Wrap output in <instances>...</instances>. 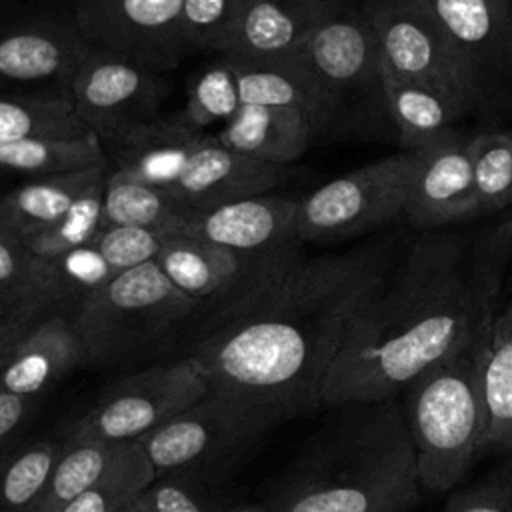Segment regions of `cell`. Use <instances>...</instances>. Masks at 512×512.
I'll use <instances>...</instances> for the list:
<instances>
[{
	"instance_id": "6da1fadb",
	"label": "cell",
	"mask_w": 512,
	"mask_h": 512,
	"mask_svg": "<svg viewBox=\"0 0 512 512\" xmlns=\"http://www.w3.org/2000/svg\"><path fill=\"white\" fill-rule=\"evenodd\" d=\"M398 238L306 256L302 242L260 256L244 282L196 318L186 342L210 392L256 404L276 422L322 406V390L360 308L386 278Z\"/></svg>"
},
{
	"instance_id": "7a4b0ae2",
	"label": "cell",
	"mask_w": 512,
	"mask_h": 512,
	"mask_svg": "<svg viewBox=\"0 0 512 512\" xmlns=\"http://www.w3.org/2000/svg\"><path fill=\"white\" fill-rule=\"evenodd\" d=\"M512 266V218L420 232L354 316L330 366L322 404L382 402L486 334Z\"/></svg>"
},
{
	"instance_id": "3957f363",
	"label": "cell",
	"mask_w": 512,
	"mask_h": 512,
	"mask_svg": "<svg viewBox=\"0 0 512 512\" xmlns=\"http://www.w3.org/2000/svg\"><path fill=\"white\" fill-rule=\"evenodd\" d=\"M338 408L280 512H410L422 484L402 402Z\"/></svg>"
},
{
	"instance_id": "277c9868",
	"label": "cell",
	"mask_w": 512,
	"mask_h": 512,
	"mask_svg": "<svg viewBox=\"0 0 512 512\" xmlns=\"http://www.w3.org/2000/svg\"><path fill=\"white\" fill-rule=\"evenodd\" d=\"M114 170L166 190L206 210L228 200L266 194L292 176L288 166L244 158L220 144L216 134L160 116L106 148Z\"/></svg>"
},
{
	"instance_id": "5b68a950",
	"label": "cell",
	"mask_w": 512,
	"mask_h": 512,
	"mask_svg": "<svg viewBox=\"0 0 512 512\" xmlns=\"http://www.w3.org/2000/svg\"><path fill=\"white\" fill-rule=\"evenodd\" d=\"M488 332L422 372L402 392L420 484L444 492L456 486L488 434L482 368Z\"/></svg>"
},
{
	"instance_id": "8992f818",
	"label": "cell",
	"mask_w": 512,
	"mask_h": 512,
	"mask_svg": "<svg viewBox=\"0 0 512 512\" xmlns=\"http://www.w3.org/2000/svg\"><path fill=\"white\" fill-rule=\"evenodd\" d=\"M286 62L314 88L324 110V136L398 142L384 60L358 2L320 22Z\"/></svg>"
},
{
	"instance_id": "52a82bcc",
	"label": "cell",
	"mask_w": 512,
	"mask_h": 512,
	"mask_svg": "<svg viewBox=\"0 0 512 512\" xmlns=\"http://www.w3.org/2000/svg\"><path fill=\"white\" fill-rule=\"evenodd\" d=\"M200 304L180 292L156 262L114 274L86 298L72 324L90 366L158 356L186 342Z\"/></svg>"
},
{
	"instance_id": "ba28073f",
	"label": "cell",
	"mask_w": 512,
	"mask_h": 512,
	"mask_svg": "<svg viewBox=\"0 0 512 512\" xmlns=\"http://www.w3.org/2000/svg\"><path fill=\"white\" fill-rule=\"evenodd\" d=\"M390 74L430 86L466 116L480 108L476 84L430 0H358Z\"/></svg>"
},
{
	"instance_id": "9c48e42d",
	"label": "cell",
	"mask_w": 512,
	"mask_h": 512,
	"mask_svg": "<svg viewBox=\"0 0 512 512\" xmlns=\"http://www.w3.org/2000/svg\"><path fill=\"white\" fill-rule=\"evenodd\" d=\"M416 152L400 150L298 198V240L332 244L372 234L404 214Z\"/></svg>"
},
{
	"instance_id": "30bf717a",
	"label": "cell",
	"mask_w": 512,
	"mask_h": 512,
	"mask_svg": "<svg viewBox=\"0 0 512 512\" xmlns=\"http://www.w3.org/2000/svg\"><path fill=\"white\" fill-rule=\"evenodd\" d=\"M210 392L190 356L158 362L112 384L98 402L72 424V440L138 442Z\"/></svg>"
},
{
	"instance_id": "8fae6325",
	"label": "cell",
	"mask_w": 512,
	"mask_h": 512,
	"mask_svg": "<svg viewBox=\"0 0 512 512\" xmlns=\"http://www.w3.org/2000/svg\"><path fill=\"white\" fill-rule=\"evenodd\" d=\"M88 50L74 16L8 14L0 18V96L70 100Z\"/></svg>"
},
{
	"instance_id": "7c38bea8",
	"label": "cell",
	"mask_w": 512,
	"mask_h": 512,
	"mask_svg": "<svg viewBox=\"0 0 512 512\" xmlns=\"http://www.w3.org/2000/svg\"><path fill=\"white\" fill-rule=\"evenodd\" d=\"M168 92L166 74L90 48L74 78L70 102L78 120L106 150L160 118Z\"/></svg>"
},
{
	"instance_id": "4fadbf2b",
	"label": "cell",
	"mask_w": 512,
	"mask_h": 512,
	"mask_svg": "<svg viewBox=\"0 0 512 512\" xmlns=\"http://www.w3.org/2000/svg\"><path fill=\"white\" fill-rule=\"evenodd\" d=\"M72 16L90 48L158 74L174 70L190 50L182 0H74Z\"/></svg>"
},
{
	"instance_id": "5bb4252c",
	"label": "cell",
	"mask_w": 512,
	"mask_h": 512,
	"mask_svg": "<svg viewBox=\"0 0 512 512\" xmlns=\"http://www.w3.org/2000/svg\"><path fill=\"white\" fill-rule=\"evenodd\" d=\"M274 424L276 418L256 404L208 392L170 422L142 436L138 444L160 478L232 454Z\"/></svg>"
},
{
	"instance_id": "9a60e30c",
	"label": "cell",
	"mask_w": 512,
	"mask_h": 512,
	"mask_svg": "<svg viewBox=\"0 0 512 512\" xmlns=\"http://www.w3.org/2000/svg\"><path fill=\"white\" fill-rule=\"evenodd\" d=\"M470 138L452 132L416 152L404 216L418 232L442 230L480 218Z\"/></svg>"
},
{
	"instance_id": "2e32d148",
	"label": "cell",
	"mask_w": 512,
	"mask_h": 512,
	"mask_svg": "<svg viewBox=\"0 0 512 512\" xmlns=\"http://www.w3.org/2000/svg\"><path fill=\"white\" fill-rule=\"evenodd\" d=\"M464 60L480 102L488 104L512 76V0H430Z\"/></svg>"
},
{
	"instance_id": "e0dca14e",
	"label": "cell",
	"mask_w": 512,
	"mask_h": 512,
	"mask_svg": "<svg viewBox=\"0 0 512 512\" xmlns=\"http://www.w3.org/2000/svg\"><path fill=\"white\" fill-rule=\"evenodd\" d=\"M296 214L298 198L254 194L196 210L180 234L258 258L298 240Z\"/></svg>"
},
{
	"instance_id": "ac0fdd59",
	"label": "cell",
	"mask_w": 512,
	"mask_h": 512,
	"mask_svg": "<svg viewBox=\"0 0 512 512\" xmlns=\"http://www.w3.org/2000/svg\"><path fill=\"white\" fill-rule=\"evenodd\" d=\"M354 2L342 0H244L228 58L252 64L290 60L312 30Z\"/></svg>"
},
{
	"instance_id": "d6986e66",
	"label": "cell",
	"mask_w": 512,
	"mask_h": 512,
	"mask_svg": "<svg viewBox=\"0 0 512 512\" xmlns=\"http://www.w3.org/2000/svg\"><path fill=\"white\" fill-rule=\"evenodd\" d=\"M258 258L240 256L188 234H170L164 238L154 262L180 292L200 304L198 316H202L224 302L244 282Z\"/></svg>"
},
{
	"instance_id": "ffe728a7",
	"label": "cell",
	"mask_w": 512,
	"mask_h": 512,
	"mask_svg": "<svg viewBox=\"0 0 512 512\" xmlns=\"http://www.w3.org/2000/svg\"><path fill=\"white\" fill-rule=\"evenodd\" d=\"M82 364L84 348L72 320L48 314L26 334L0 374V392L40 398Z\"/></svg>"
},
{
	"instance_id": "44dd1931",
	"label": "cell",
	"mask_w": 512,
	"mask_h": 512,
	"mask_svg": "<svg viewBox=\"0 0 512 512\" xmlns=\"http://www.w3.org/2000/svg\"><path fill=\"white\" fill-rule=\"evenodd\" d=\"M216 136L222 146L244 158L288 166L308 150L314 128L300 110L242 104Z\"/></svg>"
},
{
	"instance_id": "7402d4cb",
	"label": "cell",
	"mask_w": 512,
	"mask_h": 512,
	"mask_svg": "<svg viewBox=\"0 0 512 512\" xmlns=\"http://www.w3.org/2000/svg\"><path fill=\"white\" fill-rule=\"evenodd\" d=\"M112 166L28 178L0 196L2 220L26 242L30 236L58 222L80 194L108 176Z\"/></svg>"
},
{
	"instance_id": "603a6c76",
	"label": "cell",
	"mask_w": 512,
	"mask_h": 512,
	"mask_svg": "<svg viewBox=\"0 0 512 512\" xmlns=\"http://www.w3.org/2000/svg\"><path fill=\"white\" fill-rule=\"evenodd\" d=\"M482 384L488 410L484 450L512 454V266L488 330Z\"/></svg>"
},
{
	"instance_id": "cb8c5ba5",
	"label": "cell",
	"mask_w": 512,
	"mask_h": 512,
	"mask_svg": "<svg viewBox=\"0 0 512 512\" xmlns=\"http://www.w3.org/2000/svg\"><path fill=\"white\" fill-rule=\"evenodd\" d=\"M194 212L162 188L114 168L108 172L102 198L104 226H138L170 236L180 234Z\"/></svg>"
},
{
	"instance_id": "d4e9b609",
	"label": "cell",
	"mask_w": 512,
	"mask_h": 512,
	"mask_svg": "<svg viewBox=\"0 0 512 512\" xmlns=\"http://www.w3.org/2000/svg\"><path fill=\"white\" fill-rule=\"evenodd\" d=\"M116 272L94 246L74 248L54 258H36L34 262V298L50 312L72 320L78 308L104 286Z\"/></svg>"
},
{
	"instance_id": "484cf974",
	"label": "cell",
	"mask_w": 512,
	"mask_h": 512,
	"mask_svg": "<svg viewBox=\"0 0 512 512\" xmlns=\"http://www.w3.org/2000/svg\"><path fill=\"white\" fill-rule=\"evenodd\" d=\"M390 114L398 132L400 150H420L452 132L466 116L446 96L430 86L402 80L384 66Z\"/></svg>"
},
{
	"instance_id": "4316f807",
	"label": "cell",
	"mask_w": 512,
	"mask_h": 512,
	"mask_svg": "<svg viewBox=\"0 0 512 512\" xmlns=\"http://www.w3.org/2000/svg\"><path fill=\"white\" fill-rule=\"evenodd\" d=\"M98 166H110V162L94 134L32 136L0 144V174L40 178Z\"/></svg>"
},
{
	"instance_id": "83f0119b",
	"label": "cell",
	"mask_w": 512,
	"mask_h": 512,
	"mask_svg": "<svg viewBox=\"0 0 512 512\" xmlns=\"http://www.w3.org/2000/svg\"><path fill=\"white\" fill-rule=\"evenodd\" d=\"M228 58V56H224ZM238 74V88L242 104L294 108L308 116L314 138L324 136L326 122L322 104L308 84V80L294 68L292 62L284 64H252L228 58Z\"/></svg>"
},
{
	"instance_id": "f1b7e54d",
	"label": "cell",
	"mask_w": 512,
	"mask_h": 512,
	"mask_svg": "<svg viewBox=\"0 0 512 512\" xmlns=\"http://www.w3.org/2000/svg\"><path fill=\"white\" fill-rule=\"evenodd\" d=\"M126 444L128 442L72 440L66 434V444L44 482L34 512H62L64 506L104 476Z\"/></svg>"
},
{
	"instance_id": "f546056e",
	"label": "cell",
	"mask_w": 512,
	"mask_h": 512,
	"mask_svg": "<svg viewBox=\"0 0 512 512\" xmlns=\"http://www.w3.org/2000/svg\"><path fill=\"white\" fill-rule=\"evenodd\" d=\"M156 480V470L138 442H128L114 464L62 512H118Z\"/></svg>"
},
{
	"instance_id": "4dcf8cb0",
	"label": "cell",
	"mask_w": 512,
	"mask_h": 512,
	"mask_svg": "<svg viewBox=\"0 0 512 512\" xmlns=\"http://www.w3.org/2000/svg\"><path fill=\"white\" fill-rule=\"evenodd\" d=\"M92 134L64 98L0 96V144L32 136Z\"/></svg>"
},
{
	"instance_id": "1f68e13d",
	"label": "cell",
	"mask_w": 512,
	"mask_h": 512,
	"mask_svg": "<svg viewBox=\"0 0 512 512\" xmlns=\"http://www.w3.org/2000/svg\"><path fill=\"white\" fill-rule=\"evenodd\" d=\"M66 444L38 438L24 442L0 468V512H34L44 482Z\"/></svg>"
},
{
	"instance_id": "d6a6232c",
	"label": "cell",
	"mask_w": 512,
	"mask_h": 512,
	"mask_svg": "<svg viewBox=\"0 0 512 512\" xmlns=\"http://www.w3.org/2000/svg\"><path fill=\"white\" fill-rule=\"evenodd\" d=\"M242 106L238 74L234 64L220 56L218 62L204 68L192 82L184 108L172 114L180 124L204 130L214 124L230 122Z\"/></svg>"
},
{
	"instance_id": "836d02e7",
	"label": "cell",
	"mask_w": 512,
	"mask_h": 512,
	"mask_svg": "<svg viewBox=\"0 0 512 512\" xmlns=\"http://www.w3.org/2000/svg\"><path fill=\"white\" fill-rule=\"evenodd\" d=\"M468 148L480 216L504 210L512 204V134L482 132Z\"/></svg>"
},
{
	"instance_id": "e575fe53",
	"label": "cell",
	"mask_w": 512,
	"mask_h": 512,
	"mask_svg": "<svg viewBox=\"0 0 512 512\" xmlns=\"http://www.w3.org/2000/svg\"><path fill=\"white\" fill-rule=\"evenodd\" d=\"M106 178L86 188L58 222L26 240L28 250L36 258H54L74 248L88 246L96 240L98 232L104 228L102 198Z\"/></svg>"
},
{
	"instance_id": "d590c367",
	"label": "cell",
	"mask_w": 512,
	"mask_h": 512,
	"mask_svg": "<svg viewBox=\"0 0 512 512\" xmlns=\"http://www.w3.org/2000/svg\"><path fill=\"white\" fill-rule=\"evenodd\" d=\"M244 0H182V32L190 50L226 54Z\"/></svg>"
},
{
	"instance_id": "8d00e7d4",
	"label": "cell",
	"mask_w": 512,
	"mask_h": 512,
	"mask_svg": "<svg viewBox=\"0 0 512 512\" xmlns=\"http://www.w3.org/2000/svg\"><path fill=\"white\" fill-rule=\"evenodd\" d=\"M164 234L138 226H104L92 242L112 270L124 272L154 262L162 250Z\"/></svg>"
},
{
	"instance_id": "74e56055",
	"label": "cell",
	"mask_w": 512,
	"mask_h": 512,
	"mask_svg": "<svg viewBox=\"0 0 512 512\" xmlns=\"http://www.w3.org/2000/svg\"><path fill=\"white\" fill-rule=\"evenodd\" d=\"M34 262L26 242L0 216V298L6 304L36 300Z\"/></svg>"
},
{
	"instance_id": "f35d334b",
	"label": "cell",
	"mask_w": 512,
	"mask_h": 512,
	"mask_svg": "<svg viewBox=\"0 0 512 512\" xmlns=\"http://www.w3.org/2000/svg\"><path fill=\"white\" fill-rule=\"evenodd\" d=\"M444 512H512V464L450 496Z\"/></svg>"
},
{
	"instance_id": "ab89813d",
	"label": "cell",
	"mask_w": 512,
	"mask_h": 512,
	"mask_svg": "<svg viewBox=\"0 0 512 512\" xmlns=\"http://www.w3.org/2000/svg\"><path fill=\"white\" fill-rule=\"evenodd\" d=\"M50 312L38 300H26L6 308L0 314V374L8 366L10 358L26 338V334Z\"/></svg>"
},
{
	"instance_id": "60d3db41",
	"label": "cell",
	"mask_w": 512,
	"mask_h": 512,
	"mask_svg": "<svg viewBox=\"0 0 512 512\" xmlns=\"http://www.w3.org/2000/svg\"><path fill=\"white\" fill-rule=\"evenodd\" d=\"M38 398L0 392V468L24 444V430L32 420Z\"/></svg>"
},
{
	"instance_id": "b9f144b4",
	"label": "cell",
	"mask_w": 512,
	"mask_h": 512,
	"mask_svg": "<svg viewBox=\"0 0 512 512\" xmlns=\"http://www.w3.org/2000/svg\"><path fill=\"white\" fill-rule=\"evenodd\" d=\"M150 512H210L206 502L178 474L156 478L146 490Z\"/></svg>"
},
{
	"instance_id": "7bdbcfd3",
	"label": "cell",
	"mask_w": 512,
	"mask_h": 512,
	"mask_svg": "<svg viewBox=\"0 0 512 512\" xmlns=\"http://www.w3.org/2000/svg\"><path fill=\"white\" fill-rule=\"evenodd\" d=\"M118 512H150L146 492H142L138 498H134L130 504H126V506H124V508H120Z\"/></svg>"
},
{
	"instance_id": "ee69618b",
	"label": "cell",
	"mask_w": 512,
	"mask_h": 512,
	"mask_svg": "<svg viewBox=\"0 0 512 512\" xmlns=\"http://www.w3.org/2000/svg\"><path fill=\"white\" fill-rule=\"evenodd\" d=\"M16 2H18V0H0V18H4V16L12 14V10H14Z\"/></svg>"
},
{
	"instance_id": "f6af8a7d",
	"label": "cell",
	"mask_w": 512,
	"mask_h": 512,
	"mask_svg": "<svg viewBox=\"0 0 512 512\" xmlns=\"http://www.w3.org/2000/svg\"><path fill=\"white\" fill-rule=\"evenodd\" d=\"M232 512H268V510H262V508H240V510H232Z\"/></svg>"
},
{
	"instance_id": "bcb514c9",
	"label": "cell",
	"mask_w": 512,
	"mask_h": 512,
	"mask_svg": "<svg viewBox=\"0 0 512 512\" xmlns=\"http://www.w3.org/2000/svg\"><path fill=\"white\" fill-rule=\"evenodd\" d=\"M10 306H14V304H6V302L0 298V314H2L6 308H10Z\"/></svg>"
},
{
	"instance_id": "7dc6e473",
	"label": "cell",
	"mask_w": 512,
	"mask_h": 512,
	"mask_svg": "<svg viewBox=\"0 0 512 512\" xmlns=\"http://www.w3.org/2000/svg\"><path fill=\"white\" fill-rule=\"evenodd\" d=\"M342 2H358V0H342Z\"/></svg>"
},
{
	"instance_id": "c3c4849f",
	"label": "cell",
	"mask_w": 512,
	"mask_h": 512,
	"mask_svg": "<svg viewBox=\"0 0 512 512\" xmlns=\"http://www.w3.org/2000/svg\"><path fill=\"white\" fill-rule=\"evenodd\" d=\"M510 84H512V76H510Z\"/></svg>"
}]
</instances>
